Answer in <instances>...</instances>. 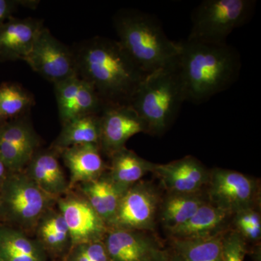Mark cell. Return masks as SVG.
Here are the masks:
<instances>
[{
  "instance_id": "obj_2",
  "label": "cell",
  "mask_w": 261,
  "mask_h": 261,
  "mask_svg": "<svg viewBox=\"0 0 261 261\" xmlns=\"http://www.w3.org/2000/svg\"><path fill=\"white\" fill-rule=\"evenodd\" d=\"M180 43L178 58L186 101L200 104L231 87L238 80L241 59L227 43L187 39Z\"/></svg>"
},
{
  "instance_id": "obj_22",
  "label": "cell",
  "mask_w": 261,
  "mask_h": 261,
  "mask_svg": "<svg viewBox=\"0 0 261 261\" xmlns=\"http://www.w3.org/2000/svg\"><path fill=\"white\" fill-rule=\"evenodd\" d=\"M80 193L109 228L114 219L122 196L125 192L108 176L107 172L94 181L79 185Z\"/></svg>"
},
{
  "instance_id": "obj_4",
  "label": "cell",
  "mask_w": 261,
  "mask_h": 261,
  "mask_svg": "<svg viewBox=\"0 0 261 261\" xmlns=\"http://www.w3.org/2000/svg\"><path fill=\"white\" fill-rule=\"evenodd\" d=\"M185 101L177 59L147 73L136 89L129 105L145 123L146 134L162 136L172 125Z\"/></svg>"
},
{
  "instance_id": "obj_10",
  "label": "cell",
  "mask_w": 261,
  "mask_h": 261,
  "mask_svg": "<svg viewBox=\"0 0 261 261\" xmlns=\"http://www.w3.org/2000/svg\"><path fill=\"white\" fill-rule=\"evenodd\" d=\"M150 232L108 228L102 242L110 261H170L171 250Z\"/></svg>"
},
{
  "instance_id": "obj_18",
  "label": "cell",
  "mask_w": 261,
  "mask_h": 261,
  "mask_svg": "<svg viewBox=\"0 0 261 261\" xmlns=\"http://www.w3.org/2000/svg\"><path fill=\"white\" fill-rule=\"evenodd\" d=\"M69 171L70 190L82 184L100 178L108 171L99 146L87 144L73 146L59 152Z\"/></svg>"
},
{
  "instance_id": "obj_20",
  "label": "cell",
  "mask_w": 261,
  "mask_h": 261,
  "mask_svg": "<svg viewBox=\"0 0 261 261\" xmlns=\"http://www.w3.org/2000/svg\"><path fill=\"white\" fill-rule=\"evenodd\" d=\"M34 231L36 240L51 260H63L71 248L68 226L61 213L54 207L39 220Z\"/></svg>"
},
{
  "instance_id": "obj_27",
  "label": "cell",
  "mask_w": 261,
  "mask_h": 261,
  "mask_svg": "<svg viewBox=\"0 0 261 261\" xmlns=\"http://www.w3.org/2000/svg\"><path fill=\"white\" fill-rule=\"evenodd\" d=\"M34 104V97L20 84L0 86V123L25 116Z\"/></svg>"
},
{
  "instance_id": "obj_14",
  "label": "cell",
  "mask_w": 261,
  "mask_h": 261,
  "mask_svg": "<svg viewBox=\"0 0 261 261\" xmlns=\"http://www.w3.org/2000/svg\"><path fill=\"white\" fill-rule=\"evenodd\" d=\"M152 173L167 193L196 194L205 191L210 169L198 159L187 155L165 164L155 163Z\"/></svg>"
},
{
  "instance_id": "obj_28",
  "label": "cell",
  "mask_w": 261,
  "mask_h": 261,
  "mask_svg": "<svg viewBox=\"0 0 261 261\" xmlns=\"http://www.w3.org/2000/svg\"><path fill=\"white\" fill-rule=\"evenodd\" d=\"M62 261H110L103 242L72 246Z\"/></svg>"
},
{
  "instance_id": "obj_16",
  "label": "cell",
  "mask_w": 261,
  "mask_h": 261,
  "mask_svg": "<svg viewBox=\"0 0 261 261\" xmlns=\"http://www.w3.org/2000/svg\"><path fill=\"white\" fill-rule=\"evenodd\" d=\"M56 149H39L32 156L24 172L43 192L57 200L70 191Z\"/></svg>"
},
{
  "instance_id": "obj_34",
  "label": "cell",
  "mask_w": 261,
  "mask_h": 261,
  "mask_svg": "<svg viewBox=\"0 0 261 261\" xmlns=\"http://www.w3.org/2000/svg\"><path fill=\"white\" fill-rule=\"evenodd\" d=\"M51 261H58V260H51Z\"/></svg>"
},
{
  "instance_id": "obj_13",
  "label": "cell",
  "mask_w": 261,
  "mask_h": 261,
  "mask_svg": "<svg viewBox=\"0 0 261 261\" xmlns=\"http://www.w3.org/2000/svg\"><path fill=\"white\" fill-rule=\"evenodd\" d=\"M99 147L108 158L126 147L127 141L140 133L146 134L142 118L130 105H107L100 114Z\"/></svg>"
},
{
  "instance_id": "obj_35",
  "label": "cell",
  "mask_w": 261,
  "mask_h": 261,
  "mask_svg": "<svg viewBox=\"0 0 261 261\" xmlns=\"http://www.w3.org/2000/svg\"><path fill=\"white\" fill-rule=\"evenodd\" d=\"M0 261H2L1 260H0Z\"/></svg>"
},
{
  "instance_id": "obj_21",
  "label": "cell",
  "mask_w": 261,
  "mask_h": 261,
  "mask_svg": "<svg viewBox=\"0 0 261 261\" xmlns=\"http://www.w3.org/2000/svg\"><path fill=\"white\" fill-rule=\"evenodd\" d=\"M0 260L48 261L42 245L20 228L0 223Z\"/></svg>"
},
{
  "instance_id": "obj_7",
  "label": "cell",
  "mask_w": 261,
  "mask_h": 261,
  "mask_svg": "<svg viewBox=\"0 0 261 261\" xmlns=\"http://www.w3.org/2000/svg\"><path fill=\"white\" fill-rule=\"evenodd\" d=\"M205 194L209 202L232 216L245 209L257 207L260 201L257 180L225 168L210 170Z\"/></svg>"
},
{
  "instance_id": "obj_15",
  "label": "cell",
  "mask_w": 261,
  "mask_h": 261,
  "mask_svg": "<svg viewBox=\"0 0 261 261\" xmlns=\"http://www.w3.org/2000/svg\"><path fill=\"white\" fill-rule=\"evenodd\" d=\"M61 124L79 117L99 114L104 108L94 87L78 75L54 84Z\"/></svg>"
},
{
  "instance_id": "obj_24",
  "label": "cell",
  "mask_w": 261,
  "mask_h": 261,
  "mask_svg": "<svg viewBox=\"0 0 261 261\" xmlns=\"http://www.w3.org/2000/svg\"><path fill=\"white\" fill-rule=\"evenodd\" d=\"M107 173L113 183L126 191L147 173H152L155 163L142 159L126 147L109 157Z\"/></svg>"
},
{
  "instance_id": "obj_5",
  "label": "cell",
  "mask_w": 261,
  "mask_h": 261,
  "mask_svg": "<svg viewBox=\"0 0 261 261\" xmlns=\"http://www.w3.org/2000/svg\"><path fill=\"white\" fill-rule=\"evenodd\" d=\"M56 204L23 171L11 172L0 187V222L29 233Z\"/></svg>"
},
{
  "instance_id": "obj_32",
  "label": "cell",
  "mask_w": 261,
  "mask_h": 261,
  "mask_svg": "<svg viewBox=\"0 0 261 261\" xmlns=\"http://www.w3.org/2000/svg\"><path fill=\"white\" fill-rule=\"evenodd\" d=\"M10 173L11 172H10L9 169L7 167L4 161H3V159L0 157V187L2 186L3 182L5 181V180L6 179V178L8 177V175H9Z\"/></svg>"
},
{
  "instance_id": "obj_6",
  "label": "cell",
  "mask_w": 261,
  "mask_h": 261,
  "mask_svg": "<svg viewBox=\"0 0 261 261\" xmlns=\"http://www.w3.org/2000/svg\"><path fill=\"white\" fill-rule=\"evenodd\" d=\"M253 0H205L194 10L188 39L224 44L233 30L251 18Z\"/></svg>"
},
{
  "instance_id": "obj_3",
  "label": "cell",
  "mask_w": 261,
  "mask_h": 261,
  "mask_svg": "<svg viewBox=\"0 0 261 261\" xmlns=\"http://www.w3.org/2000/svg\"><path fill=\"white\" fill-rule=\"evenodd\" d=\"M118 42L146 74L174 63L179 42L171 40L159 20L140 10L125 9L113 18Z\"/></svg>"
},
{
  "instance_id": "obj_23",
  "label": "cell",
  "mask_w": 261,
  "mask_h": 261,
  "mask_svg": "<svg viewBox=\"0 0 261 261\" xmlns=\"http://www.w3.org/2000/svg\"><path fill=\"white\" fill-rule=\"evenodd\" d=\"M207 201L204 192L196 194L167 193L162 197L158 219L166 232L182 226Z\"/></svg>"
},
{
  "instance_id": "obj_30",
  "label": "cell",
  "mask_w": 261,
  "mask_h": 261,
  "mask_svg": "<svg viewBox=\"0 0 261 261\" xmlns=\"http://www.w3.org/2000/svg\"><path fill=\"white\" fill-rule=\"evenodd\" d=\"M232 223L235 231L247 226L261 228V218L260 213L256 207L245 209L233 215Z\"/></svg>"
},
{
  "instance_id": "obj_26",
  "label": "cell",
  "mask_w": 261,
  "mask_h": 261,
  "mask_svg": "<svg viewBox=\"0 0 261 261\" xmlns=\"http://www.w3.org/2000/svg\"><path fill=\"white\" fill-rule=\"evenodd\" d=\"M225 233L196 240H170V250L182 261H223Z\"/></svg>"
},
{
  "instance_id": "obj_9",
  "label": "cell",
  "mask_w": 261,
  "mask_h": 261,
  "mask_svg": "<svg viewBox=\"0 0 261 261\" xmlns=\"http://www.w3.org/2000/svg\"><path fill=\"white\" fill-rule=\"evenodd\" d=\"M23 61L53 84L77 75L73 49L57 39L45 27Z\"/></svg>"
},
{
  "instance_id": "obj_29",
  "label": "cell",
  "mask_w": 261,
  "mask_h": 261,
  "mask_svg": "<svg viewBox=\"0 0 261 261\" xmlns=\"http://www.w3.org/2000/svg\"><path fill=\"white\" fill-rule=\"evenodd\" d=\"M250 253L247 243L235 230H228L224 233L222 243L223 261H244Z\"/></svg>"
},
{
  "instance_id": "obj_1",
  "label": "cell",
  "mask_w": 261,
  "mask_h": 261,
  "mask_svg": "<svg viewBox=\"0 0 261 261\" xmlns=\"http://www.w3.org/2000/svg\"><path fill=\"white\" fill-rule=\"evenodd\" d=\"M72 49L77 75L94 87L104 106L129 105L147 74L118 40L94 37Z\"/></svg>"
},
{
  "instance_id": "obj_8",
  "label": "cell",
  "mask_w": 261,
  "mask_h": 261,
  "mask_svg": "<svg viewBox=\"0 0 261 261\" xmlns=\"http://www.w3.org/2000/svg\"><path fill=\"white\" fill-rule=\"evenodd\" d=\"M162 196L151 181H140L122 196L114 219L108 228L153 232Z\"/></svg>"
},
{
  "instance_id": "obj_12",
  "label": "cell",
  "mask_w": 261,
  "mask_h": 261,
  "mask_svg": "<svg viewBox=\"0 0 261 261\" xmlns=\"http://www.w3.org/2000/svg\"><path fill=\"white\" fill-rule=\"evenodd\" d=\"M40 144L27 116L0 123V157L10 172L24 171Z\"/></svg>"
},
{
  "instance_id": "obj_17",
  "label": "cell",
  "mask_w": 261,
  "mask_h": 261,
  "mask_svg": "<svg viewBox=\"0 0 261 261\" xmlns=\"http://www.w3.org/2000/svg\"><path fill=\"white\" fill-rule=\"evenodd\" d=\"M44 27L38 19H8L0 25V61H23Z\"/></svg>"
},
{
  "instance_id": "obj_25",
  "label": "cell",
  "mask_w": 261,
  "mask_h": 261,
  "mask_svg": "<svg viewBox=\"0 0 261 261\" xmlns=\"http://www.w3.org/2000/svg\"><path fill=\"white\" fill-rule=\"evenodd\" d=\"M100 114V113H99ZM90 114L79 117L62 125L61 133L51 146L59 153L73 146L94 144L99 146L100 116Z\"/></svg>"
},
{
  "instance_id": "obj_36",
  "label": "cell",
  "mask_w": 261,
  "mask_h": 261,
  "mask_svg": "<svg viewBox=\"0 0 261 261\" xmlns=\"http://www.w3.org/2000/svg\"><path fill=\"white\" fill-rule=\"evenodd\" d=\"M0 223H1V222H0Z\"/></svg>"
},
{
  "instance_id": "obj_33",
  "label": "cell",
  "mask_w": 261,
  "mask_h": 261,
  "mask_svg": "<svg viewBox=\"0 0 261 261\" xmlns=\"http://www.w3.org/2000/svg\"><path fill=\"white\" fill-rule=\"evenodd\" d=\"M171 252H172V251H171ZM170 261H182V260H181V259L179 258V257H178L177 256V255H175V254L173 253V252H172V255H171V260H170Z\"/></svg>"
},
{
  "instance_id": "obj_31",
  "label": "cell",
  "mask_w": 261,
  "mask_h": 261,
  "mask_svg": "<svg viewBox=\"0 0 261 261\" xmlns=\"http://www.w3.org/2000/svg\"><path fill=\"white\" fill-rule=\"evenodd\" d=\"M31 6L37 5L36 1H15V0H0V25L12 18V15L19 6Z\"/></svg>"
},
{
  "instance_id": "obj_11",
  "label": "cell",
  "mask_w": 261,
  "mask_h": 261,
  "mask_svg": "<svg viewBox=\"0 0 261 261\" xmlns=\"http://www.w3.org/2000/svg\"><path fill=\"white\" fill-rule=\"evenodd\" d=\"M56 205L68 226L72 246L103 241L107 224L82 194L70 190L57 200Z\"/></svg>"
},
{
  "instance_id": "obj_19",
  "label": "cell",
  "mask_w": 261,
  "mask_h": 261,
  "mask_svg": "<svg viewBox=\"0 0 261 261\" xmlns=\"http://www.w3.org/2000/svg\"><path fill=\"white\" fill-rule=\"evenodd\" d=\"M232 215L206 201L185 224L168 233L170 240L210 238L229 230Z\"/></svg>"
}]
</instances>
